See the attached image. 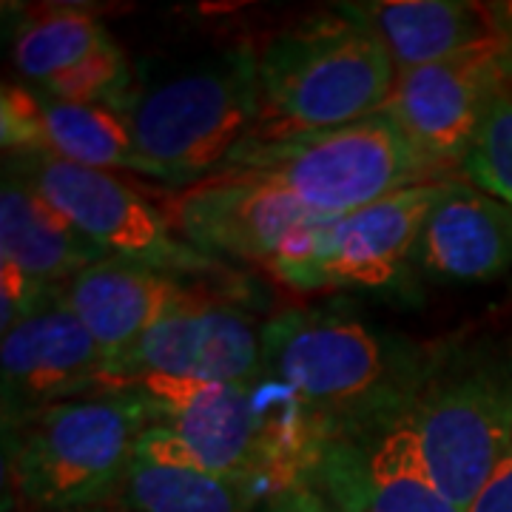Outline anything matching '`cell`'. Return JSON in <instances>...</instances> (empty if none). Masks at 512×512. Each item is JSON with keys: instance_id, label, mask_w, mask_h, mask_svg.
Instances as JSON below:
<instances>
[{"instance_id": "1", "label": "cell", "mask_w": 512, "mask_h": 512, "mask_svg": "<svg viewBox=\"0 0 512 512\" xmlns=\"http://www.w3.org/2000/svg\"><path fill=\"white\" fill-rule=\"evenodd\" d=\"M427 350L333 311H285L262 325L265 373L285 384L330 450L370 444L402 421Z\"/></svg>"}, {"instance_id": "2", "label": "cell", "mask_w": 512, "mask_h": 512, "mask_svg": "<svg viewBox=\"0 0 512 512\" xmlns=\"http://www.w3.org/2000/svg\"><path fill=\"white\" fill-rule=\"evenodd\" d=\"M146 177L188 188L217 174L256 128V49L237 43L157 77H137L120 103Z\"/></svg>"}, {"instance_id": "3", "label": "cell", "mask_w": 512, "mask_h": 512, "mask_svg": "<svg viewBox=\"0 0 512 512\" xmlns=\"http://www.w3.org/2000/svg\"><path fill=\"white\" fill-rule=\"evenodd\" d=\"M151 410L134 390L49 404L3 424L6 495L26 512L92 507L120 493Z\"/></svg>"}, {"instance_id": "4", "label": "cell", "mask_w": 512, "mask_h": 512, "mask_svg": "<svg viewBox=\"0 0 512 512\" xmlns=\"http://www.w3.org/2000/svg\"><path fill=\"white\" fill-rule=\"evenodd\" d=\"M256 72L259 117L248 140L359 123L387 106L399 77L379 37L342 9L271 37Z\"/></svg>"}, {"instance_id": "5", "label": "cell", "mask_w": 512, "mask_h": 512, "mask_svg": "<svg viewBox=\"0 0 512 512\" xmlns=\"http://www.w3.org/2000/svg\"><path fill=\"white\" fill-rule=\"evenodd\" d=\"M404 419L441 493L470 510L512 444V333L427 350Z\"/></svg>"}, {"instance_id": "6", "label": "cell", "mask_w": 512, "mask_h": 512, "mask_svg": "<svg viewBox=\"0 0 512 512\" xmlns=\"http://www.w3.org/2000/svg\"><path fill=\"white\" fill-rule=\"evenodd\" d=\"M220 171L276 185L322 217H342L393 191L436 183L384 111L350 126L248 140Z\"/></svg>"}, {"instance_id": "7", "label": "cell", "mask_w": 512, "mask_h": 512, "mask_svg": "<svg viewBox=\"0 0 512 512\" xmlns=\"http://www.w3.org/2000/svg\"><path fill=\"white\" fill-rule=\"evenodd\" d=\"M256 382L131 379L114 387L134 390L151 410L154 424L140 436L134 456L217 476L256 478L271 490H282Z\"/></svg>"}, {"instance_id": "8", "label": "cell", "mask_w": 512, "mask_h": 512, "mask_svg": "<svg viewBox=\"0 0 512 512\" xmlns=\"http://www.w3.org/2000/svg\"><path fill=\"white\" fill-rule=\"evenodd\" d=\"M3 165L20 174L49 205H55L109 259L137 262L177 276L217 271V259L177 237L163 208L114 171L43 154H6Z\"/></svg>"}, {"instance_id": "9", "label": "cell", "mask_w": 512, "mask_h": 512, "mask_svg": "<svg viewBox=\"0 0 512 512\" xmlns=\"http://www.w3.org/2000/svg\"><path fill=\"white\" fill-rule=\"evenodd\" d=\"M165 220L205 256L265 265L271 274L308 248L330 220L291 194L237 171H217L163 202Z\"/></svg>"}, {"instance_id": "10", "label": "cell", "mask_w": 512, "mask_h": 512, "mask_svg": "<svg viewBox=\"0 0 512 512\" xmlns=\"http://www.w3.org/2000/svg\"><path fill=\"white\" fill-rule=\"evenodd\" d=\"M447 180L393 191L359 211L330 217L302 254L274 276L296 291L384 288L413 262L421 228L444 194Z\"/></svg>"}, {"instance_id": "11", "label": "cell", "mask_w": 512, "mask_h": 512, "mask_svg": "<svg viewBox=\"0 0 512 512\" xmlns=\"http://www.w3.org/2000/svg\"><path fill=\"white\" fill-rule=\"evenodd\" d=\"M507 86H512V43L504 37L493 46L402 72L382 111L433 177L464 165L484 111Z\"/></svg>"}, {"instance_id": "12", "label": "cell", "mask_w": 512, "mask_h": 512, "mask_svg": "<svg viewBox=\"0 0 512 512\" xmlns=\"http://www.w3.org/2000/svg\"><path fill=\"white\" fill-rule=\"evenodd\" d=\"M262 370V325L242 305L205 293L117 356L103 390L131 379L254 384Z\"/></svg>"}, {"instance_id": "13", "label": "cell", "mask_w": 512, "mask_h": 512, "mask_svg": "<svg viewBox=\"0 0 512 512\" xmlns=\"http://www.w3.org/2000/svg\"><path fill=\"white\" fill-rule=\"evenodd\" d=\"M0 376L3 424H9L49 404L103 393L109 359L52 288L3 330Z\"/></svg>"}, {"instance_id": "14", "label": "cell", "mask_w": 512, "mask_h": 512, "mask_svg": "<svg viewBox=\"0 0 512 512\" xmlns=\"http://www.w3.org/2000/svg\"><path fill=\"white\" fill-rule=\"evenodd\" d=\"M0 137L6 154H43L86 168L146 177V165L120 111L92 103H63L29 83L3 86Z\"/></svg>"}, {"instance_id": "15", "label": "cell", "mask_w": 512, "mask_h": 512, "mask_svg": "<svg viewBox=\"0 0 512 512\" xmlns=\"http://www.w3.org/2000/svg\"><path fill=\"white\" fill-rule=\"evenodd\" d=\"M57 291L92 333L109 365L154 325L211 293L188 285L185 276L123 259H100Z\"/></svg>"}, {"instance_id": "16", "label": "cell", "mask_w": 512, "mask_h": 512, "mask_svg": "<svg viewBox=\"0 0 512 512\" xmlns=\"http://www.w3.org/2000/svg\"><path fill=\"white\" fill-rule=\"evenodd\" d=\"M413 265L447 282H484L512 265V205L464 180H447L421 228Z\"/></svg>"}, {"instance_id": "17", "label": "cell", "mask_w": 512, "mask_h": 512, "mask_svg": "<svg viewBox=\"0 0 512 512\" xmlns=\"http://www.w3.org/2000/svg\"><path fill=\"white\" fill-rule=\"evenodd\" d=\"M379 37L396 74L501 43L490 3L464 0H367L339 6Z\"/></svg>"}, {"instance_id": "18", "label": "cell", "mask_w": 512, "mask_h": 512, "mask_svg": "<svg viewBox=\"0 0 512 512\" xmlns=\"http://www.w3.org/2000/svg\"><path fill=\"white\" fill-rule=\"evenodd\" d=\"M109 259L55 205L3 165L0 185V268H12L40 291H52Z\"/></svg>"}, {"instance_id": "19", "label": "cell", "mask_w": 512, "mask_h": 512, "mask_svg": "<svg viewBox=\"0 0 512 512\" xmlns=\"http://www.w3.org/2000/svg\"><path fill=\"white\" fill-rule=\"evenodd\" d=\"M271 493L256 478L217 476L134 456L117 495L128 512H256Z\"/></svg>"}, {"instance_id": "20", "label": "cell", "mask_w": 512, "mask_h": 512, "mask_svg": "<svg viewBox=\"0 0 512 512\" xmlns=\"http://www.w3.org/2000/svg\"><path fill=\"white\" fill-rule=\"evenodd\" d=\"M362 498L365 512H464L430 476L407 419L396 421L367 447Z\"/></svg>"}, {"instance_id": "21", "label": "cell", "mask_w": 512, "mask_h": 512, "mask_svg": "<svg viewBox=\"0 0 512 512\" xmlns=\"http://www.w3.org/2000/svg\"><path fill=\"white\" fill-rule=\"evenodd\" d=\"M111 43L106 26L92 12L77 6H40L15 29L12 63L29 86H43Z\"/></svg>"}, {"instance_id": "22", "label": "cell", "mask_w": 512, "mask_h": 512, "mask_svg": "<svg viewBox=\"0 0 512 512\" xmlns=\"http://www.w3.org/2000/svg\"><path fill=\"white\" fill-rule=\"evenodd\" d=\"M461 171L476 188L512 205V86L487 106Z\"/></svg>"}, {"instance_id": "23", "label": "cell", "mask_w": 512, "mask_h": 512, "mask_svg": "<svg viewBox=\"0 0 512 512\" xmlns=\"http://www.w3.org/2000/svg\"><path fill=\"white\" fill-rule=\"evenodd\" d=\"M134 83V72L126 55L111 43L92 57L74 63L72 69L55 74L49 83L37 86L43 94L63 100V103H92V106H111L120 111L128 89Z\"/></svg>"}, {"instance_id": "24", "label": "cell", "mask_w": 512, "mask_h": 512, "mask_svg": "<svg viewBox=\"0 0 512 512\" xmlns=\"http://www.w3.org/2000/svg\"><path fill=\"white\" fill-rule=\"evenodd\" d=\"M256 512H348L333 495L316 490L311 481H296L274 490Z\"/></svg>"}, {"instance_id": "25", "label": "cell", "mask_w": 512, "mask_h": 512, "mask_svg": "<svg viewBox=\"0 0 512 512\" xmlns=\"http://www.w3.org/2000/svg\"><path fill=\"white\" fill-rule=\"evenodd\" d=\"M467 512H512V444Z\"/></svg>"}, {"instance_id": "26", "label": "cell", "mask_w": 512, "mask_h": 512, "mask_svg": "<svg viewBox=\"0 0 512 512\" xmlns=\"http://www.w3.org/2000/svg\"><path fill=\"white\" fill-rule=\"evenodd\" d=\"M490 12H493L495 23L501 29V35L507 37L512 43V0L507 3H490Z\"/></svg>"}, {"instance_id": "27", "label": "cell", "mask_w": 512, "mask_h": 512, "mask_svg": "<svg viewBox=\"0 0 512 512\" xmlns=\"http://www.w3.org/2000/svg\"><path fill=\"white\" fill-rule=\"evenodd\" d=\"M66 512H128L126 504L120 501V495H114L109 501H100V504H92V507H80V510H66Z\"/></svg>"}]
</instances>
